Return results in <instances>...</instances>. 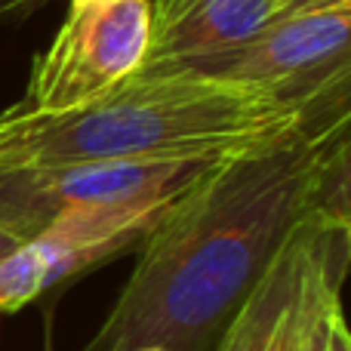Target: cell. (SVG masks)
Instances as JSON below:
<instances>
[{
    "mask_svg": "<svg viewBox=\"0 0 351 351\" xmlns=\"http://www.w3.org/2000/svg\"><path fill=\"white\" fill-rule=\"evenodd\" d=\"M293 127L213 160L139 243V259L86 351H213L302 219L330 142Z\"/></svg>",
    "mask_w": 351,
    "mask_h": 351,
    "instance_id": "cell-1",
    "label": "cell"
},
{
    "mask_svg": "<svg viewBox=\"0 0 351 351\" xmlns=\"http://www.w3.org/2000/svg\"><path fill=\"white\" fill-rule=\"evenodd\" d=\"M10 117L0 170L77 160H222L299 127L302 114L271 93L194 68L127 77L84 108Z\"/></svg>",
    "mask_w": 351,
    "mask_h": 351,
    "instance_id": "cell-2",
    "label": "cell"
},
{
    "mask_svg": "<svg viewBox=\"0 0 351 351\" xmlns=\"http://www.w3.org/2000/svg\"><path fill=\"white\" fill-rule=\"evenodd\" d=\"M194 71L271 93L302 114L305 127L327 133L348 123L351 3L280 12L259 34L228 56Z\"/></svg>",
    "mask_w": 351,
    "mask_h": 351,
    "instance_id": "cell-3",
    "label": "cell"
},
{
    "mask_svg": "<svg viewBox=\"0 0 351 351\" xmlns=\"http://www.w3.org/2000/svg\"><path fill=\"white\" fill-rule=\"evenodd\" d=\"M152 47V0L68 6L53 40L34 59L28 90L12 111L65 114L96 102L145 68Z\"/></svg>",
    "mask_w": 351,
    "mask_h": 351,
    "instance_id": "cell-4",
    "label": "cell"
},
{
    "mask_svg": "<svg viewBox=\"0 0 351 351\" xmlns=\"http://www.w3.org/2000/svg\"><path fill=\"white\" fill-rule=\"evenodd\" d=\"M213 160H77L0 170V228L28 241L62 210L173 200Z\"/></svg>",
    "mask_w": 351,
    "mask_h": 351,
    "instance_id": "cell-5",
    "label": "cell"
},
{
    "mask_svg": "<svg viewBox=\"0 0 351 351\" xmlns=\"http://www.w3.org/2000/svg\"><path fill=\"white\" fill-rule=\"evenodd\" d=\"M348 231L302 219L284 241L241 308L225 324L216 351H299L317 278Z\"/></svg>",
    "mask_w": 351,
    "mask_h": 351,
    "instance_id": "cell-6",
    "label": "cell"
},
{
    "mask_svg": "<svg viewBox=\"0 0 351 351\" xmlns=\"http://www.w3.org/2000/svg\"><path fill=\"white\" fill-rule=\"evenodd\" d=\"M284 12V0H152L145 71L194 68L250 43Z\"/></svg>",
    "mask_w": 351,
    "mask_h": 351,
    "instance_id": "cell-7",
    "label": "cell"
},
{
    "mask_svg": "<svg viewBox=\"0 0 351 351\" xmlns=\"http://www.w3.org/2000/svg\"><path fill=\"white\" fill-rule=\"evenodd\" d=\"M348 268V241H342L333 250L330 262L324 265L321 278H317L315 296H311L308 321L302 330V346L299 351H327V336H330V317L342 305V274Z\"/></svg>",
    "mask_w": 351,
    "mask_h": 351,
    "instance_id": "cell-8",
    "label": "cell"
},
{
    "mask_svg": "<svg viewBox=\"0 0 351 351\" xmlns=\"http://www.w3.org/2000/svg\"><path fill=\"white\" fill-rule=\"evenodd\" d=\"M47 3L49 0H0V22H22Z\"/></svg>",
    "mask_w": 351,
    "mask_h": 351,
    "instance_id": "cell-9",
    "label": "cell"
},
{
    "mask_svg": "<svg viewBox=\"0 0 351 351\" xmlns=\"http://www.w3.org/2000/svg\"><path fill=\"white\" fill-rule=\"evenodd\" d=\"M327 351H351V333H348V324L346 315H342V305L333 311L330 317V336H327Z\"/></svg>",
    "mask_w": 351,
    "mask_h": 351,
    "instance_id": "cell-10",
    "label": "cell"
},
{
    "mask_svg": "<svg viewBox=\"0 0 351 351\" xmlns=\"http://www.w3.org/2000/svg\"><path fill=\"white\" fill-rule=\"evenodd\" d=\"M351 3V0H284V12H305V10H327V6Z\"/></svg>",
    "mask_w": 351,
    "mask_h": 351,
    "instance_id": "cell-11",
    "label": "cell"
},
{
    "mask_svg": "<svg viewBox=\"0 0 351 351\" xmlns=\"http://www.w3.org/2000/svg\"><path fill=\"white\" fill-rule=\"evenodd\" d=\"M22 243V237H16L12 231H6V228H0V262L6 259V256L12 253V250Z\"/></svg>",
    "mask_w": 351,
    "mask_h": 351,
    "instance_id": "cell-12",
    "label": "cell"
},
{
    "mask_svg": "<svg viewBox=\"0 0 351 351\" xmlns=\"http://www.w3.org/2000/svg\"><path fill=\"white\" fill-rule=\"evenodd\" d=\"M6 136H10V117L0 114V145L6 142Z\"/></svg>",
    "mask_w": 351,
    "mask_h": 351,
    "instance_id": "cell-13",
    "label": "cell"
},
{
    "mask_svg": "<svg viewBox=\"0 0 351 351\" xmlns=\"http://www.w3.org/2000/svg\"><path fill=\"white\" fill-rule=\"evenodd\" d=\"M80 3H108V0H71L68 6H80Z\"/></svg>",
    "mask_w": 351,
    "mask_h": 351,
    "instance_id": "cell-14",
    "label": "cell"
},
{
    "mask_svg": "<svg viewBox=\"0 0 351 351\" xmlns=\"http://www.w3.org/2000/svg\"><path fill=\"white\" fill-rule=\"evenodd\" d=\"M139 351H167V348H139Z\"/></svg>",
    "mask_w": 351,
    "mask_h": 351,
    "instance_id": "cell-15",
    "label": "cell"
}]
</instances>
